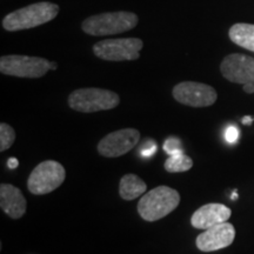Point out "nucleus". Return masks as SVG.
I'll return each mask as SVG.
<instances>
[{
	"mask_svg": "<svg viewBox=\"0 0 254 254\" xmlns=\"http://www.w3.org/2000/svg\"><path fill=\"white\" fill-rule=\"evenodd\" d=\"M59 13V6L49 1L32 4L24 8H19L6 15L2 20V27L6 31L15 32L28 30L49 23Z\"/></svg>",
	"mask_w": 254,
	"mask_h": 254,
	"instance_id": "f257e3e1",
	"label": "nucleus"
},
{
	"mask_svg": "<svg viewBox=\"0 0 254 254\" xmlns=\"http://www.w3.org/2000/svg\"><path fill=\"white\" fill-rule=\"evenodd\" d=\"M179 204L178 190L168 186H159L148 190L139 200L138 213L146 221H158L173 212Z\"/></svg>",
	"mask_w": 254,
	"mask_h": 254,
	"instance_id": "f03ea898",
	"label": "nucleus"
},
{
	"mask_svg": "<svg viewBox=\"0 0 254 254\" xmlns=\"http://www.w3.org/2000/svg\"><path fill=\"white\" fill-rule=\"evenodd\" d=\"M138 24V17L132 12L119 11L101 13L85 19L81 28L91 36H113L132 30Z\"/></svg>",
	"mask_w": 254,
	"mask_h": 254,
	"instance_id": "7ed1b4c3",
	"label": "nucleus"
},
{
	"mask_svg": "<svg viewBox=\"0 0 254 254\" xmlns=\"http://www.w3.org/2000/svg\"><path fill=\"white\" fill-rule=\"evenodd\" d=\"M120 103L119 95L103 88H79L68 97V105L72 110L81 113H93L112 110Z\"/></svg>",
	"mask_w": 254,
	"mask_h": 254,
	"instance_id": "20e7f679",
	"label": "nucleus"
},
{
	"mask_svg": "<svg viewBox=\"0 0 254 254\" xmlns=\"http://www.w3.org/2000/svg\"><path fill=\"white\" fill-rule=\"evenodd\" d=\"M52 69L56 71L57 64L45 58L28 56H4L0 59V72L5 75L18 78L37 79Z\"/></svg>",
	"mask_w": 254,
	"mask_h": 254,
	"instance_id": "39448f33",
	"label": "nucleus"
},
{
	"mask_svg": "<svg viewBox=\"0 0 254 254\" xmlns=\"http://www.w3.org/2000/svg\"><path fill=\"white\" fill-rule=\"evenodd\" d=\"M65 178L66 171L62 164L55 160L43 161L28 177L27 189L32 194H47L62 186Z\"/></svg>",
	"mask_w": 254,
	"mask_h": 254,
	"instance_id": "423d86ee",
	"label": "nucleus"
},
{
	"mask_svg": "<svg viewBox=\"0 0 254 254\" xmlns=\"http://www.w3.org/2000/svg\"><path fill=\"white\" fill-rule=\"evenodd\" d=\"M144 47L142 40L138 38L101 40L93 46V53L99 59L107 62H128L140 57L139 52Z\"/></svg>",
	"mask_w": 254,
	"mask_h": 254,
	"instance_id": "0eeeda50",
	"label": "nucleus"
},
{
	"mask_svg": "<svg viewBox=\"0 0 254 254\" xmlns=\"http://www.w3.org/2000/svg\"><path fill=\"white\" fill-rule=\"evenodd\" d=\"M173 97L178 103L190 107H208L217 101V91L209 85L184 81L174 86Z\"/></svg>",
	"mask_w": 254,
	"mask_h": 254,
	"instance_id": "6e6552de",
	"label": "nucleus"
},
{
	"mask_svg": "<svg viewBox=\"0 0 254 254\" xmlns=\"http://www.w3.org/2000/svg\"><path fill=\"white\" fill-rule=\"evenodd\" d=\"M140 139V132L135 128H124L112 132L98 144V152L103 157L118 158L135 147Z\"/></svg>",
	"mask_w": 254,
	"mask_h": 254,
	"instance_id": "1a4fd4ad",
	"label": "nucleus"
},
{
	"mask_svg": "<svg viewBox=\"0 0 254 254\" xmlns=\"http://www.w3.org/2000/svg\"><path fill=\"white\" fill-rule=\"evenodd\" d=\"M221 74L236 84H254V59L245 55L227 56L220 65Z\"/></svg>",
	"mask_w": 254,
	"mask_h": 254,
	"instance_id": "9d476101",
	"label": "nucleus"
},
{
	"mask_svg": "<svg viewBox=\"0 0 254 254\" xmlns=\"http://www.w3.org/2000/svg\"><path fill=\"white\" fill-rule=\"evenodd\" d=\"M236 238V228L230 222H222L207 228L196 237L195 245L202 252H214L233 244Z\"/></svg>",
	"mask_w": 254,
	"mask_h": 254,
	"instance_id": "9b49d317",
	"label": "nucleus"
},
{
	"mask_svg": "<svg viewBox=\"0 0 254 254\" xmlns=\"http://www.w3.org/2000/svg\"><path fill=\"white\" fill-rule=\"evenodd\" d=\"M232 211L222 204H207L196 209L190 218V224L198 230H207L215 225L226 222L231 218Z\"/></svg>",
	"mask_w": 254,
	"mask_h": 254,
	"instance_id": "f8f14e48",
	"label": "nucleus"
},
{
	"mask_svg": "<svg viewBox=\"0 0 254 254\" xmlns=\"http://www.w3.org/2000/svg\"><path fill=\"white\" fill-rule=\"evenodd\" d=\"M0 206L11 219H20L26 213V199L21 190L11 184L0 186Z\"/></svg>",
	"mask_w": 254,
	"mask_h": 254,
	"instance_id": "ddd939ff",
	"label": "nucleus"
},
{
	"mask_svg": "<svg viewBox=\"0 0 254 254\" xmlns=\"http://www.w3.org/2000/svg\"><path fill=\"white\" fill-rule=\"evenodd\" d=\"M147 190V185L141 178L135 174H126L122 178L119 184V194L124 200H134L145 194Z\"/></svg>",
	"mask_w": 254,
	"mask_h": 254,
	"instance_id": "4468645a",
	"label": "nucleus"
},
{
	"mask_svg": "<svg viewBox=\"0 0 254 254\" xmlns=\"http://www.w3.org/2000/svg\"><path fill=\"white\" fill-rule=\"evenodd\" d=\"M230 38L238 46L254 52V25L236 24L230 28Z\"/></svg>",
	"mask_w": 254,
	"mask_h": 254,
	"instance_id": "2eb2a0df",
	"label": "nucleus"
},
{
	"mask_svg": "<svg viewBox=\"0 0 254 254\" xmlns=\"http://www.w3.org/2000/svg\"><path fill=\"white\" fill-rule=\"evenodd\" d=\"M193 167V160L184 151L170 155L165 161V170L170 173H182Z\"/></svg>",
	"mask_w": 254,
	"mask_h": 254,
	"instance_id": "dca6fc26",
	"label": "nucleus"
},
{
	"mask_svg": "<svg viewBox=\"0 0 254 254\" xmlns=\"http://www.w3.org/2000/svg\"><path fill=\"white\" fill-rule=\"evenodd\" d=\"M15 140V132L7 124H0V151L5 152L8 150Z\"/></svg>",
	"mask_w": 254,
	"mask_h": 254,
	"instance_id": "f3484780",
	"label": "nucleus"
},
{
	"mask_svg": "<svg viewBox=\"0 0 254 254\" xmlns=\"http://www.w3.org/2000/svg\"><path fill=\"white\" fill-rule=\"evenodd\" d=\"M164 151L170 155L176 154L178 152H182L183 151L182 141H180L178 138H176V136L167 138L164 142Z\"/></svg>",
	"mask_w": 254,
	"mask_h": 254,
	"instance_id": "a211bd4d",
	"label": "nucleus"
},
{
	"mask_svg": "<svg viewBox=\"0 0 254 254\" xmlns=\"http://www.w3.org/2000/svg\"><path fill=\"white\" fill-rule=\"evenodd\" d=\"M238 138H239V131H238L237 127L228 126L226 131H225V139H226V141L230 142V144H233V142L238 140Z\"/></svg>",
	"mask_w": 254,
	"mask_h": 254,
	"instance_id": "6ab92c4d",
	"label": "nucleus"
},
{
	"mask_svg": "<svg viewBox=\"0 0 254 254\" xmlns=\"http://www.w3.org/2000/svg\"><path fill=\"white\" fill-rule=\"evenodd\" d=\"M155 151H157V144H155L154 141H145V145L142 146L141 150H140V153L142 157H151V155H153L155 153Z\"/></svg>",
	"mask_w": 254,
	"mask_h": 254,
	"instance_id": "aec40b11",
	"label": "nucleus"
},
{
	"mask_svg": "<svg viewBox=\"0 0 254 254\" xmlns=\"http://www.w3.org/2000/svg\"><path fill=\"white\" fill-rule=\"evenodd\" d=\"M18 165H19L18 159L9 158L7 160V166H8V168H11V170H14V168H17Z\"/></svg>",
	"mask_w": 254,
	"mask_h": 254,
	"instance_id": "412c9836",
	"label": "nucleus"
},
{
	"mask_svg": "<svg viewBox=\"0 0 254 254\" xmlns=\"http://www.w3.org/2000/svg\"><path fill=\"white\" fill-rule=\"evenodd\" d=\"M244 91L246 93H254V84H245L244 85Z\"/></svg>",
	"mask_w": 254,
	"mask_h": 254,
	"instance_id": "4be33fe9",
	"label": "nucleus"
},
{
	"mask_svg": "<svg viewBox=\"0 0 254 254\" xmlns=\"http://www.w3.org/2000/svg\"><path fill=\"white\" fill-rule=\"evenodd\" d=\"M252 122H253V118H251V117H244V118H243L244 125H251Z\"/></svg>",
	"mask_w": 254,
	"mask_h": 254,
	"instance_id": "5701e85b",
	"label": "nucleus"
}]
</instances>
